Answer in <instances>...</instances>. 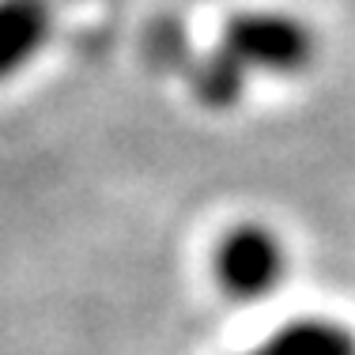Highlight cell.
Instances as JSON below:
<instances>
[{
  "label": "cell",
  "instance_id": "obj_3",
  "mask_svg": "<svg viewBox=\"0 0 355 355\" xmlns=\"http://www.w3.org/2000/svg\"><path fill=\"white\" fill-rule=\"evenodd\" d=\"M53 35L49 0H0V83L19 76Z\"/></svg>",
  "mask_w": 355,
  "mask_h": 355
},
{
  "label": "cell",
  "instance_id": "obj_4",
  "mask_svg": "<svg viewBox=\"0 0 355 355\" xmlns=\"http://www.w3.org/2000/svg\"><path fill=\"white\" fill-rule=\"evenodd\" d=\"M242 355H355V333L333 318H291Z\"/></svg>",
  "mask_w": 355,
  "mask_h": 355
},
{
  "label": "cell",
  "instance_id": "obj_2",
  "mask_svg": "<svg viewBox=\"0 0 355 355\" xmlns=\"http://www.w3.org/2000/svg\"><path fill=\"white\" fill-rule=\"evenodd\" d=\"M216 284L234 302H257L284 284L287 250L280 234L265 223H239L216 246Z\"/></svg>",
  "mask_w": 355,
  "mask_h": 355
},
{
  "label": "cell",
  "instance_id": "obj_1",
  "mask_svg": "<svg viewBox=\"0 0 355 355\" xmlns=\"http://www.w3.org/2000/svg\"><path fill=\"white\" fill-rule=\"evenodd\" d=\"M314 57V35L306 23L280 12H250L227 27V42L219 53L212 80L205 83V95L223 103L239 91L242 76L250 69L261 72H299Z\"/></svg>",
  "mask_w": 355,
  "mask_h": 355
}]
</instances>
